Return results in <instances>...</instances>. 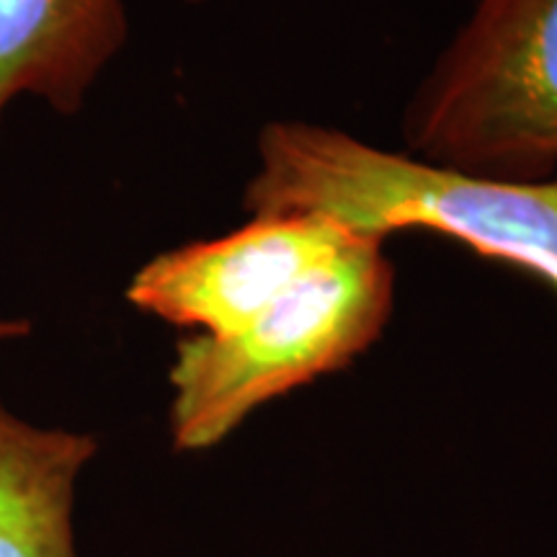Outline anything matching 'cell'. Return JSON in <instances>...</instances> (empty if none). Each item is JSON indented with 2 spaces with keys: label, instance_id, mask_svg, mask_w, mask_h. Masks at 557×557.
<instances>
[{
  "label": "cell",
  "instance_id": "obj_1",
  "mask_svg": "<svg viewBox=\"0 0 557 557\" xmlns=\"http://www.w3.org/2000/svg\"><path fill=\"white\" fill-rule=\"evenodd\" d=\"M246 214H320L387 240L426 230L524 269L557 292V176H470L308 120H271L256 137Z\"/></svg>",
  "mask_w": 557,
  "mask_h": 557
},
{
  "label": "cell",
  "instance_id": "obj_2",
  "mask_svg": "<svg viewBox=\"0 0 557 557\" xmlns=\"http://www.w3.org/2000/svg\"><path fill=\"white\" fill-rule=\"evenodd\" d=\"M395 287L385 240L354 233L246 329L181 338L169 372L173 447H218L271 400L359 359L385 333Z\"/></svg>",
  "mask_w": 557,
  "mask_h": 557
},
{
  "label": "cell",
  "instance_id": "obj_3",
  "mask_svg": "<svg viewBox=\"0 0 557 557\" xmlns=\"http://www.w3.org/2000/svg\"><path fill=\"white\" fill-rule=\"evenodd\" d=\"M403 152L498 181L557 171V0H472L410 90Z\"/></svg>",
  "mask_w": 557,
  "mask_h": 557
},
{
  "label": "cell",
  "instance_id": "obj_4",
  "mask_svg": "<svg viewBox=\"0 0 557 557\" xmlns=\"http://www.w3.org/2000/svg\"><path fill=\"white\" fill-rule=\"evenodd\" d=\"M320 214H248L225 235L152 256L132 274L127 302L194 336L246 329L351 240Z\"/></svg>",
  "mask_w": 557,
  "mask_h": 557
},
{
  "label": "cell",
  "instance_id": "obj_5",
  "mask_svg": "<svg viewBox=\"0 0 557 557\" xmlns=\"http://www.w3.org/2000/svg\"><path fill=\"white\" fill-rule=\"evenodd\" d=\"M127 41L124 0H0V122L18 99L75 116Z\"/></svg>",
  "mask_w": 557,
  "mask_h": 557
},
{
  "label": "cell",
  "instance_id": "obj_6",
  "mask_svg": "<svg viewBox=\"0 0 557 557\" xmlns=\"http://www.w3.org/2000/svg\"><path fill=\"white\" fill-rule=\"evenodd\" d=\"M96 451L86 431L39 426L0 400V557H81L75 491Z\"/></svg>",
  "mask_w": 557,
  "mask_h": 557
},
{
  "label": "cell",
  "instance_id": "obj_7",
  "mask_svg": "<svg viewBox=\"0 0 557 557\" xmlns=\"http://www.w3.org/2000/svg\"><path fill=\"white\" fill-rule=\"evenodd\" d=\"M32 333V320L18 315H0V348L16 344Z\"/></svg>",
  "mask_w": 557,
  "mask_h": 557
},
{
  "label": "cell",
  "instance_id": "obj_8",
  "mask_svg": "<svg viewBox=\"0 0 557 557\" xmlns=\"http://www.w3.org/2000/svg\"><path fill=\"white\" fill-rule=\"evenodd\" d=\"M186 3H201V0H186Z\"/></svg>",
  "mask_w": 557,
  "mask_h": 557
}]
</instances>
